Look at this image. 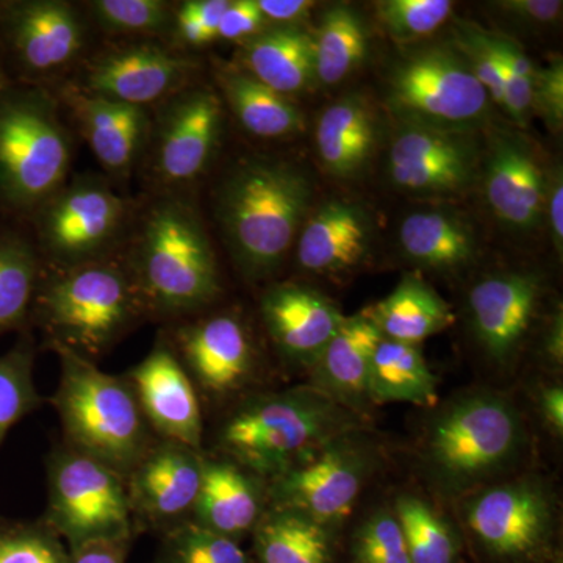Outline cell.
Masks as SVG:
<instances>
[{
  "label": "cell",
  "mask_w": 563,
  "mask_h": 563,
  "mask_svg": "<svg viewBox=\"0 0 563 563\" xmlns=\"http://www.w3.org/2000/svg\"><path fill=\"white\" fill-rule=\"evenodd\" d=\"M33 363L35 343L31 335L21 336L9 352L0 354V444L14 424L44 404L33 380Z\"/></svg>",
  "instance_id": "obj_37"
},
{
  "label": "cell",
  "mask_w": 563,
  "mask_h": 563,
  "mask_svg": "<svg viewBox=\"0 0 563 563\" xmlns=\"http://www.w3.org/2000/svg\"><path fill=\"white\" fill-rule=\"evenodd\" d=\"M68 562V548L46 521L0 523V563Z\"/></svg>",
  "instance_id": "obj_40"
},
{
  "label": "cell",
  "mask_w": 563,
  "mask_h": 563,
  "mask_svg": "<svg viewBox=\"0 0 563 563\" xmlns=\"http://www.w3.org/2000/svg\"><path fill=\"white\" fill-rule=\"evenodd\" d=\"M474 539L493 558L521 561L539 553L551 532V506L536 485L518 483L488 488L465 509Z\"/></svg>",
  "instance_id": "obj_18"
},
{
  "label": "cell",
  "mask_w": 563,
  "mask_h": 563,
  "mask_svg": "<svg viewBox=\"0 0 563 563\" xmlns=\"http://www.w3.org/2000/svg\"><path fill=\"white\" fill-rule=\"evenodd\" d=\"M521 439L514 407L492 393H477L433 420L426 437V462L444 488L465 490L512 461Z\"/></svg>",
  "instance_id": "obj_7"
},
{
  "label": "cell",
  "mask_w": 563,
  "mask_h": 563,
  "mask_svg": "<svg viewBox=\"0 0 563 563\" xmlns=\"http://www.w3.org/2000/svg\"><path fill=\"white\" fill-rule=\"evenodd\" d=\"M393 514L401 526L410 562H457V537L428 503L417 496L404 495L396 501Z\"/></svg>",
  "instance_id": "obj_36"
},
{
  "label": "cell",
  "mask_w": 563,
  "mask_h": 563,
  "mask_svg": "<svg viewBox=\"0 0 563 563\" xmlns=\"http://www.w3.org/2000/svg\"><path fill=\"white\" fill-rule=\"evenodd\" d=\"M369 401L407 402L431 407L437 402V379L413 344L380 340L369 373Z\"/></svg>",
  "instance_id": "obj_33"
},
{
  "label": "cell",
  "mask_w": 563,
  "mask_h": 563,
  "mask_svg": "<svg viewBox=\"0 0 563 563\" xmlns=\"http://www.w3.org/2000/svg\"><path fill=\"white\" fill-rule=\"evenodd\" d=\"M453 7L451 0H384L376 3V13L393 40L409 43L442 27Z\"/></svg>",
  "instance_id": "obj_41"
},
{
  "label": "cell",
  "mask_w": 563,
  "mask_h": 563,
  "mask_svg": "<svg viewBox=\"0 0 563 563\" xmlns=\"http://www.w3.org/2000/svg\"><path fill=\"white\" fill-rule=\"evenodd\" d=\"M11 84L9 73H7L5 66H3L2 57H0V91L5 90Z\"/></svg>",
  "instance_id": "obj_51"
},
{
  "label": "cell",
  "mask_w": 563,
  "mask_h": 563,
  "mask_svg": "<svg viewBox=\"0 0 563 563\" xmlns=\"http://www.w3.org/2000/svg\"><path fill=\"white\" fill-rule=\"evenodd\" d=\"M0 40L25 79H44L68 68L87 46L79 11L62 0L0 2Z\"/></svg>",
  "instance_id": "obj_14"
},
{
  "label": "cell",
  "mask_w": 563,
  "mask_h": 563,
  "mask_svg": "<svg viewBox=\"0 0 563 563\" xmlns=\"http://www.w3.org/2000/svg\"><path fill=\"white\" fill-rule=\"evenodd\" d=\"M266 331L282 354L312 366L343 324L344 314L321 292L299 285H277L262 298Z\"/></svg>",
  "instance_id": "obj_20"
},
{
  "label": "cell",
  "mask_w": 563,
  "mask_h": 563,
  "mask_svg": "<svg viewBox=\"0 0 563 563\" xmlns=\"http://www.w3.org/2000/svg\"><path fill=\"white\" fill-rule=\"evenodd\" d=\"M47 509L43 520L68 550L96 540L133 539L125 479L68 443L47 455Z\"/></svg>",
  "instance_id": "obj_8"
},
{
  "label": "cell",
  "mask_w": 563,
  "mask_h": 563,
  "mask_svg": "<svg viewBox=\"0 0 563 563\" xmlns=\"http://www.w3.org/2000/svg\"><path fill=\"white\" fill-rule=\"evenodd\" d=\"M73 140L54 98L13 81L0 91V211L31 218L68 179Z\"/></svg>",
  "instance_id": "obj_6"
},
{
  "label": "cell",
  "mask_w": 563,
  "mask_h": 563,
  "mask_svg": "<svg viewBox=\"0 0 563 563\" xmlns=\"http://www.w3.org/2000/svg\"><path fill=\"white\" fill-rule=\"evenodd\" d=\"M60 361V383L52 404L65 443L98 459L122 477L155 442L131 385L124 376L103 373L96 362L49 344Z\"/></svg>",
  "instance_id": "obj_5"
},
{
  "label": "cell",
  "mask_w": 563,
  "mask_h": 563,
  "mask_svg": "<svg viewBox=\"0 0 563 563\" xmlns=\"http://www.w3.org/2000/svg\"><path fill=\"white\" fill-rule=\"evenodd\" d=\"M547 201L544 206L548 207V218H550L551 235L555 250L562 252L563 246V184L562 173L555 174L551 179L550 187L547 188Z\"/></svg>",
  "instance_id": "obj_48"
},
{
  "label": "cell",
  "mask_w": 563,
  "mask_h": 563,
  "mask_svg": "<svg viewBox=\"0 0 563 563\" xmlns=\"http://www.w3.org/2000/svg\"><path fill=\"white\" fill-rule=\"evenodd\" d=\"M268 21L263 16L257 0H231L218 25V38L244 41L261 33Z\"/></svg>",
  "instance_id": "obj_44"
},
{
  "label": "cell",
  "mask_w": 563,
  "mask_h": 563,
  "mask_svg": "<svg viewBox=\"0 0 563 563\" xmlns=\"http://www.w3.org/2000/svg\"><path fill=\"white\" fill-rule=\"evenodd\" d=\"M218 84L232 113L251 135L284 139L302 131L303 117L298 106L243 68H221Z\"/></svg>",
  "instance_id": "obj_30"
},
{
  "label": "cell",
  "mask_w": 563,
  "mask_h": 563,
  "mask_svg": "<svg viewBox=\"0 0 563 563\" xmlns=\"http://www.w3.org/2000/svg\"><path fill=\"white\" fill-rule=\"evenodd\" d=\"M122 376L155 439L203 451L199 393L168 340H158L150 354Z\"/></svg>",
  "instance_id": "obj_16"
},
{
  "label": "cell",
  "mask_w": 563,
  "mask_h": 563,
  "mask_svg": "<svg viewBox=\"0 0 563 563\" xmlns=\"http://www.w3.org/2000/svg\"><path fill=\"white\" fill-rule=\"evenodd\" d=\"M92 21L114 35L154 36L172 33L174 7L163 0H95Z\"/></svg>",
  "instance_id": "obj_38"
},
{
  "label": "cell",
  "mask_w": 563,
  "mask_h": 563,
  "mask_svg": "<svg viewBox=\"0 0 563 563\" xmlns=\"http://www.w3.org/2000/svg\"><path fill=\"white\" fill-rule=\"evenodd\" d=\"M268 24L301 25L317 3L310 0H257Z\"/></svg>",
  "instance_id": "obj_47"
},
{
  "label": "cell",
  "mask_w": 563,
  "mask_h": 563,
  "mask_svg": "<svg viewBox=\"0 0 563 563\" xmlns=\"http://www.w3.org/2000/svg\"><path fill=\"white\" fill-rule=\"evenodd\" d=\"M314 80L333 87L362 65L368 52V31L350 5H333L313 33Z\"/></svg>",
  "instance_id": "obj_35"
},
{
  "label": "cell",
  "mask_w": 563,
  "mask_h": 563,
  "mask_svg": "<svg viewBox=\"0 0 563 563\" xmlns=\"http://www.w3.org/2000/svg\"><path fill=\"white\" fill-rule=\"evenodd\" d=\"M318 154L336 177H352L373 157L377 141L376 117L361 95L346 96L324 110L314 129Z\"/></svg>",
  "instance_id": "obj_28"
},
{
  "label": "cell",
  "mask_w": 563,
  "mask_h": 563,
  "mask_svg": "<svg viewBox=\"0 0 563 563\" xmlns=\"http://www.w3.org/2000/svg\"><path fill=\"white\" fill-rule=\"evenodd\" d=\"M355 563H412L401 526L395 514H374L355 532L352 542Z\"/></svg>",
  "instance_id": "obj_42"
},
{
  "label": "cell",
  "mask_w": 563,
  "mask_h": 563,
  "mask_svg": "<svg viewBox=\"0 0 563 563\" xmlns=\"http://www.w3.org/2000/svg\"><path fill=\"white\" fill-rule=\"evenodd\" d=\"M132 539L96 540L69 551L68 563H128Z\"/></svg>",
  "instance_id": "obj_45"
},
{
  "label": "cell",
  "mask_w": 563,
  "mask_h": 563,
  "mask_svg": "<svg viewBox=\"0 0 563 563\" xmlns=\"http://www.w3.org/2000/svg\"><path fill=\"white\" fill-rule=\"evenodd\" d=\"M388 106L404 124L466 133L483 124L490 98L461 52L433 47L393 68Z\"/></svg>",
  "instance_id": "obj_10"
},
{
  "label": "cell",
  "mask_w": 563,
  "mask_h": 563,
  "mask_svg": "<svg viewBox=\"0 0 563 563\" xmlns=\"http://www.w3.org/2000/svg\"><path fill=\"white\" fill-rule=\"evenodd\" d=\"M547 177L531 147L518 136L493 141L485 173V192L493 213L518 231H531L542 222Z\"/></svg>",
  "instance_id": "obj_23"
},
{
  "label": "cell",
  "mask_w": 563,
  "mask_h": 563,
  "mask_svg": "<svg viewBox=\"0 0 563 563\" xmlns=\"http://www.w3.org/2000/svg\"><path fill=\"white\" fill-rule=\"evenodd\" d=\"M131 218V207L106 180L76 177L32 214L40 257L54 269L114 255Z\"/></svg>",
  "instance_id": "obj_9"
},
{
  "label": "cell",
  "mask_w": 563,
  "mask_h": 563,
  "mask_svg": "<svg viewBox=\"0 0 563 563\" xmlns=\"http://www.w3.org/2000/svg\"><path fill=\"white\" fill-rule=\"evenodd\" d=\"M312 198L309 176L277 158H247L228 174L214 211L244 276L262 279L279 268L301 232Z\"/></svg>",
  "instance_id": "obj_1"
},
{
  "label": "cell",
  "mask_w": 563,
  "mask_h": 563,
  "mask_svg": "<svg viewBox=\"0 0 563 563\" xmlns=\"http://www.w3.org/2000/svg\"><path fill=\"white\" fill-rule=\"evenodd\" d=\"M257 563H333L331 528L268 506L251 533Z\"/></svg>",
  "instance_id": "obj_31"
},
{
  "label": "cell",
  "mask_w": 563,
  "mask_h": 563,
  "mask_svg": "<svg viewBox=\"0 0 563 563\" xmlns=\"http://www.w3.org/2000/svg\"><path fill=\"white\" fill-rule=\"evenodd\" d=\"M196 69L179 52L141 41L98 55L85 70L81 91L146 109L187 87Z\"/></svg>",
  "instance_id": "obj_15"
},
{
  "label": "cell",
  "mask_w": 563,
  "mask_h": 563,
  "mask_svg": "<svg viewBox=\"0 0 563 563\" xmlns=\"http://www.w3.org/2000/svg\"><path fill=\"white\" fill-rule=\"evenodd\" d=\"M31 317L49 344L96 362L146 317V310L125 261L110 255L40 279Z\"/></svg>",
  "instance_id": "obj_4"
},
{
  "label": "cell",
  "mask_w": 563,
  "mask_h": 563,
  "mask_svg": "<svg viewBox=\"0 0 563 563\" xmlns=\"http://www.w3.org/2000/svg\"><path fill=\"white\" fill-rule=\"evenodd\" d=\"M63 95L102 168L110 176L128 177L147 144L151 128L147 110L81 90Z\"/></svg>",
  "instance_id": "obj_22"
},
{
  "label": "cell",
  "mask_w": 563,
  "mask_h": 563,
  "mask_svg": "<svg viewBox=\"0 0 563 563\" xmlns=\"http://www.w3.org/2000/svg\"><path fill=\"white\" fill-rule=\"evenodd\" d=\"M206 451L155 439L125 476L135 532L165 533L191 521Z\"/></svg>",
  "instance_id": "obj_13"
},
{
  "label": "cell",
  "mask_w": 563,
  "mask_h": 563,
  "mask_svg": "<svg viewBox=\"0 0 563 563\" xmlns=\"http://www.w3.org/2000/svg\"><path fill=\"white\" fill-rule=\"evenodd\" d=\"M124 258L146 314L181 318L220 296L217 257L198 211L166 191L144 211Z\"/></svg>",
  "instance_id": "obj_2"
},
{
  "label": "cell",
  "mask_w": 563,
  "mask_h": 563,
  "mask_svg": "<svg viewBox=\"0 0 563 563\" xmlns=\"http://www.w3.org/2000/svg\"><path fill=\"white\" fill-rule=\"evenodd\" d=\"M369 454L336 437L317 453L266 481L268 506L301 514L325 528L352 512L369 473Z\"/></svg>",
  "instance_id": "obj_12"
},
{
  "label": "cell",
  "mask_w": 563,
  "mask_h": 563,
  "mask_svg": "<svg viewBox=\"0 0 563 563\" xmlns=\"http://www.w3.org/2000/svg\"><path fill=\"white\" fill-rule=\"evenodd\" d=\"M539 292V280L531 274L488 277L470 292L474 332L496 361L509 358L525 339Z\"/></svg>",
  "instance_id": "obj_24"
},
{
  "label": "cell",
  "mask_w": 563,
  "mask_h": 563,
  "mask_svg": "<svg viewBox=\"0 0 563 563\" xmlns=\"http://www.w3.org/2000/svg\"><path fill=\"white\" fill-rule=\"evenodd\" d=\"M298 236L303 272L342 273L365 261L372 246V221L355 203L329 201L307 218Z\"/></svg>",
  "instance_id": "obj_25"
},
{
  "label": "cell",
  "mask_w": 563,
  "mask_h": 563,
  "mask_svg": "<svg viewBox=\"0 0 563 563\" xmlns=\"http://www.w3.org/2000/svg\"><path fill=\"white\" fill-rule=\"evenodd\" d=\"M157 563H251V559L240 542L187 521L162 533Z\"/></svg>",
  "instance_id": "obj_39"
},
{
  "label": "cell",
  "mask_w": 563,
  "mask_h": 563,
  "mask_svg": "<svg viewBox=\"0 0 563 563\" xmlns=\"http://www.w3.org/2000/svg\"><path fill=\"white\" fill-rule=\"evenodd\" d=\"M376 325L363 313L344 318L339 332L313 362V390L344 409H358L369 401V373L377 343Z\"/></svg>",
  "instance_id": "obj_26"
},
{
  "label": "cell",
  "mask_w": 563,
  "mask_h": 563,
  "mask_svg": "<svg viewBox=\"0 0 563 563\" xmlns=\"http://www.w3.org/2000/svg\"><path fill=\"white\" fill-rule=\"evenodd\" d=\"M229 2L231 0H187L179 5L218 36V25H220L222 14L228 10Z\"/></svg>",
  "instance_id": "obj_49"
},
{
  "label": "cell",
  "mask_w": 563,
  "mask_h": 563,
  "mask_svg": "<svg viewBox=\"0 0 563 563\" xmlns=\"http://www.w3.org/2000/svg\"><path fill=\"white\" fill-rule=\"evenodd\" d=\"M344 407L310 388L243 399L221 422L217 454L269 481L343 435Z\"/></svg>",
  "instance_id": "obj_3"
},
{
  "label": "cell",
  "mask_w": 563,
  "mask_h": 563,
  "mask_svg": "<svg viewBox=\"0 0 563 563\" xmlns=\"http://www.w3.org/2000/svg\"><path fill=\"white\" fill-rule=\"evenodd\" d=\"M222 120L221 99L209 88L187 85L161 102L146 147L151 173L166 191L181 190L207 172L220 146Z\"/></svg>",
  "instance_id": "obj_11"
},
{
  "label": "cell",
  "mask_w": 563,
  "mask_h": 563,
  "mask_svg": "<svg viewBox=\"0 0 563 563\" xmlns=\"http://www.w3.org/2000/svg\"><path fill=\"white\" fill-rule=\"evenodd\" d=\"M268 507L266 481L218 454L203 455L201 488L191 521L242 543Z\"/></svg>",
  "instance_id": "obj_21"
},
{
  "label": "cell",
  "mask_w": 563,
  "mask_h": 563,
  "mask_svg": "<svg viewBox=\"0 0 563 563\" xmlns=\"http://www.w3.org/2000/svg\"><path fill=\"white\" fill-rule=\"evenodd\" d=\"M242 46L243 69L287 98L317 81L313 33L302 25H266Z\"/></svg>",
  "instance_id": "obj_27"
},
{
  "label": "cell",
  "mask_w": 563,
  "mask_h": 563,
  "mask_svg": "<svg viewBox=\"0 0 563 563\" xmlns=\"http://www.w3.org/2000/svg\"><path fill=\"white\" fill-rule=\"evenodd\" d=\"M544 418L558 433L563 431V390L562 387L547 388L542 395Z\"/></svg>",
  "instance_id": "obj_50"
},
{
  "label": "cell",
  "mask_w": 563,
  "mask_h": 563,
  "mask_svg": "<svg viewBox=\"0 0 563 563\" xmlns=\"http://www.w3.org/2000/svg\"><path fill=\"white\" fill-rule=\"evenodd\" d=\"M399 242L410 261L437 269L461 268L474 258L472 228L448 211H417L402 221Z\"/></svg>",
  "instance_id": "obj_32"
},
{
  "label": "cell",
  "mask_w": 563,
  "mask_h": 563,
  "mask_svg": "<svg viewBox=\"0 0 563 563\" xmlns=\"http://www.w3.org/2000/svg\"><path fill=\"white\" fill-rule=\"evenodd\" d=\"M41 257L25 233L0 224V335L21 331L31 318Z\"/></svg>",
  "instance_id": "obj_34"
},
{
  "label": "cell",
  "mask_w": 563,
  "mask_h": 563,
  "mask_svg": "<svg viewBox=\"0 0 563 563\" xmlns=\"http://www.w3.org/2000/svg\"><path fill=\"white\" fill-rule=\"evenodd\" d=\"M385 340L418 346L453 324L454 314L439 292L420 277L406 276L383 299L362 312Z\"/></svg>",
  "instance_id": "obj_29"
},
{
  "label": "cell",
  "mask_w": 563,
  "mask_h": 563,
  "mask_svg": "<svg viewBox=\"0 0 563 563\" xmlns=\"http://www.w3.org/2000/svg\"><path fill=\"white\" fill-rule=\"evenodd\" d=\"M476 146L463 132L404 124L388 154L395 187L418 196L457 195L473 184Z\"/></svg>",
  "instance_id": "obj_17"
},
{
  "label": "cell",
  "mask_w": 563,
  "mask_h": 563,
  "mask_svg": "<svg viewBox=\"0 0 563 563\" xmlns=\"http://www.w3.org/2000/svg\"><path fill=\"white\" fill-rule=\"evenodd\" d=\"M496 7L515 20L529 24H551L561 18V0H504Z\"/></svg>",
  "instance_id": "obj_46"
},
{
  "label": "cell",
  "mask_w": 563,
  "mask_h": 563,
  "mask_svg": "<svg viewBox=\"0 0 563 563\" xmlns=\"http://www.w3.org/2000/svg\"><path fill=\"white\" fill-rule=\"evenodd\" d=\"M172 344L196 390L222 398L240 390L254 369V347L239 318L229 313L199 318L174 329Z\"/></svg>",
  "instance_id": "obj_19"
},
{
  "label": "cell",
  "mask_w": 563,
  "mask_h": 563,
  "mask_svg": "<svg viewBox=\"0 0 563 563\" xmlns=\"http://www.w3.org/2000/svg\"><path fill=\"white\" fill-rule=\"evenodd\" d=\"M533 111L559 132L563 124V65L555 58L544 68H537L533 79Z\"/></svg>",
  "instance_id": "obj_43"
}]
</instances>
